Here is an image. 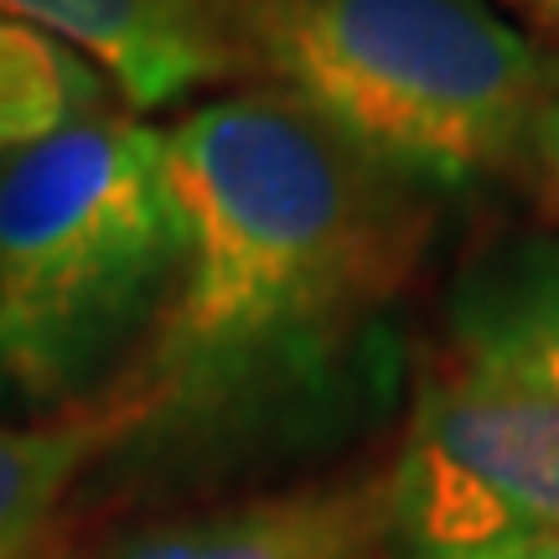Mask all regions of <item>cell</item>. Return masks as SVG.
Segmentation results:
<instances>
[{"instance_id":"6da1fadb","label":"cell","mask_w":559,"mask_h":559,"mask_svg":"<svg viewBox=\"0 0 559 559\" xmlns=\"http://www.w3.org/2000/svg\"><path fill=\"white\" fill-rule=\"evenodd\" d=\"M181 270L151 337L156 394L317 353L415 280L425 181L358 151L285 88H239L160 130Z\"/></svg>"},{"instance_id":"7a4b0ae2","label":"cell","mask_w":559,"mask_h":559,"mask_svg":"<svg viewBox=\"0 0 559 559\" xmlns=\"http://www.w3.org/2000/svg\"><path fill=\"white\" fill-rule=\"evenodd\" d=\"M177 270L156 124L104 109L0 160V383L47 419L99 409L156 337Z\"/></svg>"},{"instance_id":"3957f363","label":"cell","mask_w":559,"mask_h":559,"mask_svg":"<svg viewBox=\"0 0 559 559\" xmlns=\"http://www.w3.org/2000/svg\"><path fill=\"white\" fill-rule=\"evenodd\" d=\"M264 79L436 187L519 171L555 62L487 0H264Z\"/></svg>"},{"instance_id":"277c9868","label":"cell","mask_w":559,"mask_h":559,"mask_svg":"<svg viewBox=\"0 0 559 559\" xmlns=\"http://www.w3.org/2000/svg\"><path fill=\"white\" fill-rule=\"evenodd\" d=\"M394 559L559 544V394L461 353L436 358L389 472Z\"/></svg>"},{"instance_id":"5b68a950","label":"cell","mask_w":559,"mask_h":559,"mask_svg":"<svg viewBox=\"0 0 559 559\" xmlns=\"http://www.w3.org/2000/svg\"><path fill=\"white\" fill-rule=\"evenodd\" d=\"M0 11L73 47L130 109L264 73V0H0Z\"/></svg>"},{"instance_id":"8992f818","label":"cell","mask_w":559,"mask_h":559,"mask_svg":"<svg viewBox=\"0 0 559 559\" xmlns=\"http://www.w3.org/2000/svg\"><path fill=\"white\" fill-rule=\"evenodd\" d=\"M389 487L326 481L145 523L104 559H383Z\"/></svg>"},{"instance_id":"52a82bcc","label":"cell","mask_w":559,"mask_h":559,"mask_svg":"<svg viewBox=\"0 0 559 559\" xmlns=\"http://www.w3.org/2000/svg\"><path fill=\"white\" fill-rule=\"evenodd\" d=\"M451 353L559 394V234H508L451 290Z\"/></svg>"},{"instance_id":"ba28073f","label":"cell","mask_w":559,"mask_h":559,"mask_svg":"<svg viewBox=\"0 0 559 559\" xmlns=\"http://www.w3.org/2000/svg\"><path fill=\"white\" fill-rule=\"evenodd\" d=\"M130 415L135 404H99L37 425H0V559H41L62 498L83 477L94 445L115 436Z\"/></svg>"},{"instance_id":"9c48e42d","label":"cell","mask_w":559,"mask_h":559,"mask_svg":"<svg viewBox=\"0 0 559 559\" xmlns=\"http://www.w3.org/2000/svg\"><path fill=\"white\" fill-rule=\"evenodd\" d=\"M115 99L99 68L47 32L0 11V160L32 151L68 124L94 120Z\"/></svg>"},{"instance_id":"30bf717a","label":"cell","mask_w":559,"mask_h":559,"mask_svg":"<svg viewBox=\"0 0 559 559\" xmlns=\"http://www.w3.org/2000/svg\"><path fill=\"white\" fill-rule=\"evenodd\" d=\"M519 171L528 181L534 202L549 213V223H559V94H549L544 109L534 115V124H528Z\"/></svg>"},{"instance_id":"8fae6325","label":"cell","mask_w":559,"mask_h":559,"mask_svg":"<svg viewBox=\"0 0 559 559\" xmlns=\"http://www.w3.org/2000/svg\"><path fill=\"white\" fill-rule=\"evenodd\" d=\"M508 5L534 26V37L549 47V62L559 68V0H508Z\"/></svg>"},{"instance_id":"7c38bea8","label":"cell","mask_w":559,"mask_h":559,"mask_svg":"<svg viewBox=\"0 0 559 559\" xmlns=\"http://www.w3.org/2000/svg\"><path fill=\"white\" fill-rule=\"evenodd\" d=\"M492 559H559V544H534V549H513V555H492Z\"/></svg>"}]
</instances>
